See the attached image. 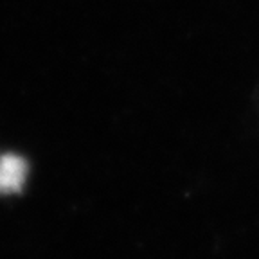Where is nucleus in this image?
Returning <instances> with one entry per match:
<instances>
[{"label":"nucleus","mask_w":259,"mask_h":259,"mask_svg":"<svg viewBox=\"0 0 259 259\" xmlns=\"http://www.w3.org/2000/svg\"><path fill=\"white\" fill-rule=\"evenodd\" d=\"M27 162L18 155L0 157V193L9 194L20 191L27 178Z\"/></svg>","instance_id":"f257e3e1"}]
</instances>
